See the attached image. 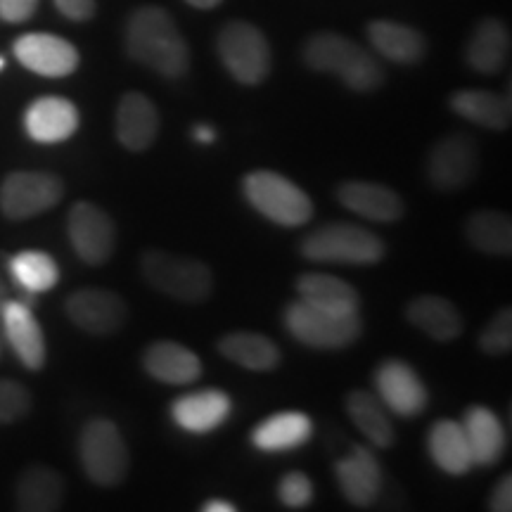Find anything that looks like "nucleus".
Segmentation results:
<instances>
[{"instance_id":"f257e3e1","label":"nucleus","mask_w":512,"mask_h":512,"mask_svg":"<svg viewBox=\"0 0 512 512\" xmlns=\"http://www.w3.org/2000/svg\"><path fill=\"white\" fill-rule=\"evenodd\" d=\"M126 53L164 79H181L190 69V48L174 17L157 5L133 10L126 22Z\"/></svg>"},{"instance_id":"f03ea898","label":"nucleus","mask_w":512,"mask_h":512,"mask_svg":"<svg viewBox=\"0 0 512 512\" xmlns=\"http://www.w3.org/2000/svg\"><path fill=\"white\" fill-rule=\"evenodd\" d=\"M304 62L313 72L335 74L356 93H373L384 81L380 62L366 48L332 31H320L306 41Z\"/></svg>"},{"instance_id":"7ed1b4c3","label":"nucleus","mask_w":512,"mask_h":512,"mask_svg":"<svg viewBox=\"0 0 512 512\" xmlns=\"http://www.w3.org/2000/svg\"><path fill=\"white\" fill-rule=\"evenodd\" d=\"M140 273L152 290L181 304H202L214 292V275L207 264L190 256L164 252V249L143 252Z\"/></svg>"},{"instance_id":"20e7f679","label":"nucleus","mask_w":512,"mask_h":512,"mask_svg":"<svg viewBox=\"0 0 512 512\" xmlns=\"http://www.w3.org/2000/svg\"><path fill=\"white\" fill-rule=\"evenodd\" d=\"M299 252L304 259L316 261V264L373 266L384 259L387 247L380 235L354 223H328L306 235Z\"/></svg>"},{"instance_id":"39448f33","label":"nucleus","mask_w":512,"mask_h":512,"mask_svg":"<svg viewBox=\"0 0 512 512\" xmlns=\"http://www.w3.org/2000/svg\"><path fill=\"white\" fill-rule=\"evenodd\" d=\"M247 202L268 221L285 228H299L313 219V202L290 178L275 171H252L242 181Z\"/></svg>"},{"instance_id":"423d86ee","label":"nucleus","mask_w":512,"mask_h":512,"mask_svg":"<svg viewBox=\"0 0 512 512\" xmlns=\"http://www.w3.org/2000/svg\"><path fill=\"white\" fill-rule=\"evenodd\" d=\"M79 460L86 477L98 486H117L126 479L131 456L119 427L107 418H93L79 437Z\"/></svg>"},{"instance_id":"0eeeda50","label":"nucleus","mask_w":512,"mask_h":512,"mask_svg":"<svg viewBox=\"0 0 512 512\" xmlns=\"http://www.w3.org/2000/svg\"><path fill=\"white\" fill-rule=\"evenodd\" d=\"M283 323L290 335L311 349H347L363 335V318L358 313L335 316V313L320 311L316 306L292 302L283 313Z\"/></svg>"},{"instance_id":"6e6552de","label":"nucleus","mask_w":512,"mask_h":512,"mask_svg":"<svg viewBox=\"0 0 512 512\" xmlns=\"http://www.w3.org/2000/svg\"><path fill=\"white\" fill-rule=\"evenodd\" d=\"M216 50L228 74L242 86H259L271 74V46L254 24L228 22L216 38Z\"/></svg>"},{"instance_id":"1a4fd4ad","label":"nucleus","mask_w":512,"mask_h":512,"mask_svg":"<svg viewBox=\"0 0 512 512\" xmlns=\"http://www.w3.org/2000/svg\"><path fill=\"white\" fill-rule=\"evenodd\" d=\"M62 197V178L46 171H12L0 183V211L10 221L34 219L57 207Z\"/></svg>"},{"instance_id":"9d476101","label":"nucleus","mask_w":512,"mask_h":512,"mask_svg":"<svg viewBox=\"0 0 512 512\" xmlns=\"http://www.w3.org/2000/svg\"><path fill=\"white\" fill-rule=\"evenodd\" d=\"M67 235L76 256L88 266H105L117 247V228L112 216L88 200L76 202L69 209Z\"/></svg>"},{"instance_id":"9b49d317","label":"nucleus","mask_w":512,"mask_h":512,"mask_svg":"<svg viewBox=\"0 0 512 512\" xmlns=\"http://www.w3.org/2000/svg\"><path fill=\"white\" fill-rule=\"evenodd\" d=\"M375 394L389 413L399 418H418L430 403L425 382L401 358H387L375 368Z\"/></svg>"},{"instance_id":"f8f14e48","label":"nucleus","mask_w":512,"mask_h":512,"mask_svg":"<svg viewBox=\"0 0 512 512\" xmlns=\"http://www.w3.org/2000/svg\"><path fill=\"white\" fill-rule=\"evenodd\" d=\"M64 313L76 328L95 337H110L126 325L128 306L117 292L83 287L67 297Z\"/></svg>"},{"instance_id":"ddd939ff","label":"nucleus","mask_w":512,"mask_h":512,"mask_svg":"<svg viewBox=\"0 0 512 512\" xmlns=\"http://www.w3.org/2000/svg\"><path fill=\"white\" fill-rule=\"evenodd\" d=\"M479 169L477 143L467 136H448L434 143L427 155V181L439 192L465 188Z\"/></svg>"},{"instance_id":"4468645a","label":"nucleus","mask_w":512,"mask_h":512,"mask_svg":"<svg viewBox=\"0 0 512 512\" xmlns=\"http://www.w3.org/2000/svg\"><path fill=\"white\" fill-rule=\"evenodd\" d=\"M12 50L22 67L48 79H62L79 67V50L74 43L53 34H24L17 38Z\"/></svg>"},{"instance_id":"2eb2a0df","label":"nucleus","mask_w":512,"mask_h":512,"mask_svg":"<svg viewBox=\"0 0 512 512\" xmlns=\"http://www.w3.org/2000/svg\"><path fill=\"white\" fill-rule=\"evenodd\" d=\"M0 320H3L5 337L24 368L41 370L46 366V337L31 306L19 299H3L0 302Z\"/></svg>"},{"instance_id":"dca6fc26","label":"nucleus","mask_w":512,"mask_h":512,"mask_svg":"<svg viewBox=\"0 0 512 512\" xmlns=\"http://www.w3.org/2000/svg\"><path fill=\"white\" fill-rule=\"evenodd\" d=\"M339 491L356 508H368L382 491V467L375 453L366 446H354L349 456L335 463Z\"/></svg>"},{"instance_id":"f3484780","label":"nucleus","mask_w":512,"mask_h":512,"mask_svg":"<svg viewBox=\"0 0 512 512\" xmlns=\"http://www.w3.org/2000/svg\"><path fill=\"white\" fill-rule=\"evenodd\" d=\"M79 110L72 100L46 95L31 102L24 112V131L34 143L55 145L72 138L79 128Z\"/></svg>"},{"instance_id":"a211bd4d","label":"nucleus","mask_w":512,"mask_h":512,"mask_svg":"<svg viewBox=\"0 0 512 512\" xmlns=\"http://www.w3.org/2000/svg\"><path fill=\"white\" fill-rule=\"evenodd\" d=\"M337 200L351 214L375 223H396L406 211L399 192L373 181H344L337 188Z\"/></svg>"},{"instance_id":"6ab92c4d","label":"nucleus","mask_w":512,"mask_h":512,"mask_svg":"<svg viewBox=\"0 0 512 512\" xmlns=\"http://www.w3.org/2000/svg\"><path fill=\"white\" fill-rule=\"evenodd\" d=\"M114 133L128 152H145L159 136L157 105L143 93H126L117 105Z\"/></svg>"},{"instance_id":"aec40b11","label":"nucleus","mask_w":512,"mask_h":512,"mask_svg":"<svg viewBox=\"0 0 512 512\" xmlns=\"http://www.w3.org/2000/svg\"><path fill=\"white\" fill-rule=\"evenodd\" d=\"M230 411H233L230 396L214 387L183 394L171 403V418H174L181 430L190 434H207L219 430L223 422L228 420Z\"/></svg>"},{"instance_id":"412c9836","label":"nucleus","mask_w":512,"mask_h":512,"mask_svg":"<svg viewBox=\"0 0 512 512\" xmlns=\"http://www.w3.org/2000/svg\"><path fill=\"white\" fill-rule=\"evenodd\" d=\"M143 368L157 382L174 384V387H188L202 377V361L195 351L169 339L152 342L143 351Z\"/></svg>"},{"instance_id":"4be33fe9","label":"nucleus","mask_w":512,"mask_h":512,"mask_svg":"<svg viewBox=\"0 0 512 512\" xmlns=\"http://www.w3.org/2000/svg\"><path fill=\"white\" fill-rule=\"evenodd\" d=\"M408 323L415 325L434 342H453L463 335L465 320L458 306L439 294H420L406 306Z\"/></svg>"},{"instance_id":"5701e85b","label":"nucleus","mask_w":512,"mask_h":512,"mask_svg":"<svg viewBox=\"0 0 512 512\" xmlns=\"http://www.w3.org/2000/svg\"><path fill=\"white\" fill-rule=\"evenodd\" d=\"M463 432L470 446L472 463L491 467L505 453V430L498 415L489 406H470L463 413Z\"/></svg>"},{"instance_id":"b1692460","label":"nucleus","mask_w":512,"mask_h":512,"mask_svg":"<svg viewBox=\"0 0 512 512\" xmlns=\"http://www.w3.org/2000/svg\"><path fill=\"white\" fill-rule=\"evenodd\" d=\"M297 294L302 302L335 316L358 313L361 306L356 287L330 273H302L297 278Z\"/></svg>"},{"instance_id":"393cba45","label":"nucleus","mask_w":512,"mask_h":512,"mask_svg":"<svg viewBox=\"0 0 512 512\" xmlns=\"http://www.w3.org/2000/svg\"><path fill=\"white\" fill-rule=\"evenodd\" d=\"M368 41L377 53L396 64H418L427 53V41L418 29L392 19L370 22Z\"/></svg>"},{"instance_id":"a878e982","label":"nucleus","mask_w":512,"mask_h":512,"mask_svg":"<svg viewBox=\"0 0 512 512\" xmlns=\"http://www.w3.org/2000/svg\"><path fill=\"white\" fill-rule=\"evenodd\" d=\"M510 55V31L501 19H482L472 31L465 48V60L479 74H498Z\"/></svg>"},{"instance_id":"bb28decb","label":"nucleus","mask_w":512,"mask_h":512,"mask_svg":"<svg viewBox=\"0 0 512 512\" xmlns=\"http://www.w3.org/2000/svg\"><path fill=\"white\" fill-rule=\"evenodd\" d=\"M311 437L313 422L309 415L299 411L275 413L252 430V444L266 453L294 451V448L304 446Z\"/></svg>"},{"instance_id":"cd10ccee","label":"nucleus","mask_w":512,"mask_h":512,"mask_svg":"<svg viewBox=\"0 0 512 512\" xmlns=\"http://www.w3.org/2000/svg\"><path fill=\"white\" fill-rule=\"evenodd\" d=\"M64 501V479L48 465H31L22 472L15 486L17 510L53 512Z\"/></svg>"},{"instance_id":"c85d7f7f","label":"nucleus","mask_w":512,"mask_h":512,"mask_svg":"<svg viewBox=\"0 0 512 512\" xmlns=\"http://www.w3.org/2000/svg\"><path fill=\"white\" fill-rule=\"evenodd\" d=\"M223 358H228L235 366L254 370V373H268L280 366V349L273 339L261 332L238 330L228 332L216 344Z\"/></svg>"},{"instance_id":"c756f323","label":"nucleus","mask_w":512,"mask_h":512,"mask_svg":"<svg viewBox=\"0 0 512 512\" xmlns=\"http://www.w3.org/2000/svg\"><path fill=\"white\" fill-rule=\"evenodd\" d=\"M427 448H430V456L434 463H437L439 470H444L446 475L463 477L475 467L463 425L456 420L434 422L430 434H427Z\"/></svg>"},{"instance_id":"7c9ffc66","label":"nucleus","mask_w":512,"mask_h":512,"mask_svg":"<svg viewBox=\"0 0 512 512\" xmlns=\"http://www.w3.org/2000/svg\"><path fill=\"white\" fill-rule=\"evenodd\" d=\"M347 415L356 425V430L377 448H389L396 441L394 422L389 418V411L384 403L377 399V394L366 389H354L347 394Z\"/></svg>"},{"instance_id":"2f4dec72","label":"nucleus","mask_w":512,"mask_h":512,"mask_svg":"<svg viewBox=\"0 0 512 512\" xmlns=\"http://www.w3.org/2000/svg\"><path fill=\"white\" fill-rule=\"evenodd\" d=\"M451 110L489 131H508L512 121L510 100L491 91H456L448 100Z\"/></svg>"},{"instance_id":"473e14b6","label":"nucleus","mask_w":512,"mask_h":512,"mask_svg":"<svg viewBox=\"0 0 512 512\" xmlns=\"http://www.w3.org/2000/svg\"><path fill=\"white\" fill-rule=\"evenodd\" d=\"M465 240L482 254L508 256L512 252L510 216L494 209L472 211L465 221Z\"/></svg>"},{"instance_id":"72a5a7b5","label":"nucleus","mask_w":512,"mask_h":512,"mask_svg":"<svg viewBox=\"0 0 512 512\" xmlns=\"http://www.w3.org/2000/svg\"><path fill=\"white\" fill-rule=\"evenodd\" d=\"M8 271L12 280L27 294H41L53 290L60 280V268L48 252H19L8 261Z\"/></svg>"},{"instance_id":"f704fd0d","label":"nucleus","mask_w":512,"mask_h":512,"mask_svg":"<svg viewBox=\"0 0 512 512\" xmlns=\"http://www.w3.org/2000/svg\"><path fill=\"white\" fill-rule=\"evenodd\" d=\"M479 349L489 356H503L512 349V311L510 306H503L489 323L484 325V330L479 332L477 339Z\"/></svg>"},{"instance_id":"c9c22d12","label":"nucleus","mask_w":512,"mask_h":512,"mask_svg":"<svg viewBox=\"0 0 512 512\" xmlns=\"http://www.w3.org/2000/svg\"><path fill=\"white\" fill-rule=\"evenodd\" d=\"M31 411V394L24 384L0 380V425L22 420Z\"/></svg>"},{"instance_id":"e433bc0d","label":"nucleus","mask_w":512,"mask_h":512,"mask_svg":"<svg viewBox=\"0 0 512 512\" xmlns=\"http://www.w3.org/2000/svg\"><path fill=\"white\" fill-rule=\"evenodd\" d=\"M278 498L285 508L302 510L313 501V484L304 472H290L280 479Z\"/></svg>"},{"instance_id":"4c0bfd02","label":"nucleus","mask_w":512,"mask_h":512,"mask_svg":"<svg viewBox=\"0 0 512 512\" xmlns=\"http://www.w3.org/2000/svg\"><path fill=\"white\" fill-rule=\"evenodd\" d=\"M38 0H0V19L10 24H22L34 17Z\"/></svg>"},{"instance_id":"58836bf2","label":"nucleus","mask_w":512,"mask_h":512,"mask_svg":"<svg viewBox=\"0 0 512 512\" xmlns=\"http://www.w3.org/2000/svg\"><path fill=\"white\" fill-rule=\"evenodd\" d=\"M55 8L72 22H88L95 15V0H53Z\"/></svg>"},{"instance_id":"ea45409f","label":"nucleus","mask_w":512,"mask_h":512,"mask_svg":"<svg viewBox=\"0 0 512 512\" xmlns=\"http://www.w3.org/2000/svg\"><path fill=\"white\" fill-rule=\"evenodd\" d=\"M489 508L494 512H510L512 510V477L505 475L498 479L489 498Z\"/></svg>"},{"instance_id":"a19ab883","label":"nucleus","mask_w":512,"mask_h":512,"mask_svg":"<svg viewBox=\"0 0 512 512\" xmlns=\"http://www.w3.org/2000/svg\"><path fill=\"white\" fill-rule=\"evenodd\" d=\"M192 138L202 145H211L216 140V131L209 124H197L195 128H192Z\"/></svg>"},{"instance_id":"79ce46f5","label":"nucleus","mask_w":512,"mask_h":512,"mask_svg":"<svg viewBox=\"0 0 512 512\" xmlns=\"http://www.w3.org/2000/svg\"><path fill=\"white\" fill-rule=\"evenodd\" d=\"M202 510L204 512H235L238 510V505L230 501H221V498H211V501L202 505Z\"/></svg>"},{"instance_id":"37998d69","label":"nucleus","mask_w":512,"mask_h":512,"mask_svg":"<svg viewBox=\"0 0 512 512\" xmlns=\"http://www.w3.org/2000/svg\"><path fill=\"white\" fill-rule=\"evenodd\" d=\"M185 3L192 5V8H197V10H211V8H216L221 0H185Z\"/></svg>"},{"instance_id":"c03bdc74","label":"nucleus","mask_w":512,"mask_h":512,"mask_svg":"<svg viewBox=\"0 0 512 512\" xmlns=\"http://www.w3.org/2000/svg\"><path fill=\"white\" fill-rule=\"evenodd\" d=\"M5 67V60H3V57H0V69H3Z\"/></svg>"}]
</instances>
